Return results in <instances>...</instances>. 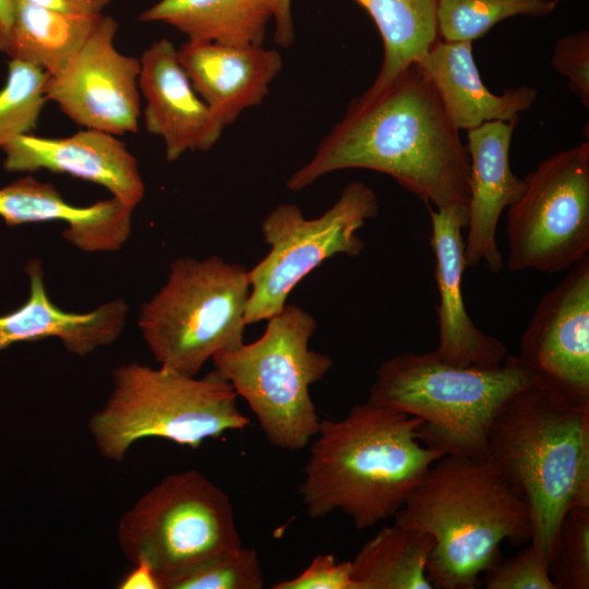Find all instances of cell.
<instances>
[{
    "label": "cell",
    "instance_id": "1",
    "mask_svg": "<svg viewBox=\"0 0 589 589\" xmlns=\"http://www.w3.org/2000/svg\"><path fill=\"white\" fill-rule=\"evenodd\" d=\"M353 168L392 177L426 205L468 206L467 147L420 63H411L380 92L351 100L286 187L299 192L328 173Z\"/></svg>",
    "mask_w": 589,
    "mask_h": 589
},
{
    "label": "cell",
    "instance_id": "2",
    "mask_svg": "<svg viewBox=\"0 0 589 589\" xmlns=\"http://www.w3.org/2000/svg\"><path fill=\"white\" fill-rule=\"evenodd\" d=\"M421 424L370 400L341 419H321L299 489L308 516L340 510L358 530L394 517L444 456L419 440Z\"/></svg>",
    "mask_w": 589,
    "mask_h": 589
},
{
    "label": "cell",
    "instance_id": "3",
    "mask_svg": "<svg viewBox=\"0 0 589 589\" xmlns=\"http://www.w3.org/2000/svg\"><path fill=\"white\" fill-rule=\"evenodd\" d=\"M488 459L526 505L530 544L549 562L565 513L589 505V402L542 385L515 394L493 420Z\"/></svg>",
    "mask_w": 589,
    "mask_h": 589
},
{
    "label": "cell",
    "instance_id": "4",
    "mask_svg": "<svg viewBox=\"0 0 589 589\" xmlns=\"http://www.w3.org/2000/svg\"><path fill=\"white\" fill-rule=\"evenodd\" d=\"M433 539L426 576L433 588L473 589L501 560V544L530 541L526 505L489 459L444 455L394 516Z\"/></svg>",
    "mask_w": 589,
    "mask_h": 589
},
{
    "label": "cell",
    "instance_id": "5",
    "mask_svg": "<svg viewBox=\"0 0 589 589\" xmlns=\"http://www.w3.org/2000/svg\"><path fill=\"white\" fill-rule=\"evenodd\" d=\"M537 385L519 356L493 368H462L433 351L402 352L377 368L368 400L422 420L419 440L443 455L488 459L494 418L510 397Z\"/></svg>",
    "mask_w": 589,
    "mask_h": 589
},
{
    "label": "cell",
    "instance_id": "6",
    "mask_svg": "<svg viewBox=\"0 0 589 589\" xmlns=\"http://www.w3.org/2000/svg\"><path fill=\"white\" fill-rule=\"evenodd\" d=\"M238 397L216 370L199 378L131 362L113 370L111 392L88 419V431L99 455L115 462L149 437L195 449L250 424Z\"/></svg>",
    "mask_w": 589,
    "mask_h": 589
},
{
    "label": "cell",
    "instance_id": "7",
    "mask_svg": "<svg viewBox=\"0 0 589 589\" xmlns=\"http://www.w3.org/2000/svg\"><path fill=\"white\" fill-rule=\"evenodd\" d=\"M249 271L220 256L179 257L140 309L139 328L159 365L196 376L221 351L244 344Z\"/></svg>",
    "mask_w": 589,
    "mask_h": 589
},
{
    "label": "cell",
    "instance_id": "8",
    "mask_svg": "<svg viewBox=\"0 0 589 589\" xmlns=\"http://www.w3.org/2000/svg\"><path fill=\"white\" fill-rule=\"evenodd\" d=\"M263 335L212 361L254 413L267 442L284 450L306 447L321 418L310 388L323 380L333 359L310 348L315 318L296 304L269 317Z\"/></svg>",
    "mask_w": 589,
    "mask_h": 589
},
{
    "label": "cell",
    "instance_id": "9",
    "mask_svg": "<svg viewBox=\"0 0 589 589\" xmlns=\"http://www.w3.org/2000/svg\"><path fill=\"white\" fill-rule=\"evenodd\" d=\"M117 540L130 563L153 570L160 589L242 545L229 496L193 469L146 491L119 519Z\"/></svg>",
    "mask_w": 589,
    "mask_h": 589
},
{
    "label": "cell",
    "instance_id": "10",
    "mask_svg": "<svg viewBox=\"0 0 589 589\" xmlns=\"http://www.w3.org/2000/svg\"><path fill=\"white\" fill-rule=\"evenodd\" d=\"M377 214V195L361 181L348 183L338 200L315 218H305L297 204L274 207L261 225L269 251L249 271L247 324L279 313L291 290L324 261L337 254L359 255L365 244L358 231Z\"/></svg>",
    "mask_w": 589,
    "mask_h": 589
},
{
    "label": "cell",
    "instance_id": "11",
    "mask_svg": "<svg viewBox=\"0 0 589 589\" xmlns=\"http://www.w3.org/2000/svg\"><path fill=\"white\" fill-rule=\"evenodd\" d=\"M508 206L510 272H565L589 251V143L541 160Z\"/></svg>",
    "mask_w": 589,
    "mask_h": 589
},
{
    "label": "cell",
    "instance_id": "12",
    "mask_svg": "<svg viewBox=\"0 0 589 589\" xmlns=\"http://www.w3.org/2000/svg\"><path fill=\"white\" fill-rule=\"evenodd\" d=\"M117 31L103 14L64 69L47 76L45 94L79 125L123 135L139 129L141 62L116 48Z\"/></svg>",
    "mask_w": 589,
    "mask_h": 589
},
{
    "label": "cell",
    "instance_id": "13",
    "mask_svg": "<svg viewBox=\"0 0 589 589\" xmlns=\"http://www.w3.org/2000/svg\"><path fill=\"white\" fill-rule=\"evenodd\" d=\"M567 272L538 302L519 358L542 386L589 402V256Z\"/></svg>",
    "mask_w": 589,
    "mask_h": 589
},
{
    "label": "cell",
    "instance_id": "14",
    "mask_svg": "<svg viewBox=\"0 0 589 589\" xmlns=\"http://www.w3.org/2000/svg\"><path fill=\"white\" fill-rule=\"evenodd\" d=\"M428 207L440 297L436 306L438 346L433 352L455 366H496L507 356L506 346L474 325L464 302L462 278L467 265L462 229L468 224V206Z\"/></svg>",
    "mask_w": 589,
    "mask_h": 589
},
{
    "label": "cell",
    "instance_id": "15",
    "mask_svg": "<svg viewBox=\"0 0 589 589\" xmlns=\"http://www.w3.org/2000/svg\"><path fill=\"white\" fill-rule=\"evenodd\" d=\"M7 171L48 170L107 189L135 208L145 194L136 158L117 135L84 129L65 137L20 135L2 147Z\"/></svg>",
    "mask_w": 589,
    "mask_h": 589
},
{
    "label": "cell",
    "instance_id": "16",
    "mask_svg": "<svg viewBox=\"0 0 589 589\" xmlns=\"http://www.w3.org/2000/svg\"><path fill=\"white\" fill-rule=\"evenodd\" d=\"M140 62L145 127L163 139L167 161L214 147L226 125L194 91L175 45L160 38L144 50Z\"/></svg>",
    "mask_w": 589,
    "mask_h": 589
},
{
    "label": "cell",
    "instance_id": "17",
    "mask_svg": "<svg viewBox=\"0 0 589 589\" xmlns=\"http://www.w3.org/2000/svg\"><path fill=\"white\" fill-rule=\"evenodd\" d=\"M519 120L484 122L467 131L470 160L466 265L484 264L492 274L503 267L496 230L503 211L525 190L510 169L509 149Z\"/></svg>",
    "mask_w": 589,
    "mask_h": 589
},
{
    "label": "cell",
    "instance_id": "18",
    "mask_svg": "<svg viewBox=\"0 0 589 589\" xmlns=\"http://www.w3.org/2000/svg\"><path fill=\"white\" fill-rule=\"evenodd\" d=\"M177 53L194 91L226 127L263 103L284 64L278 50L263 45L187 40Z\"/></svg>",
    "mask_w": 589,
    "mask_h": 589
},
{
    "label": "cell",
    "instance_id": "19",
    "mask_svg": "<svg viewBox=\"0 0 589 589\" xmlns=\"http://www.w3.org/2000/svg\"><path fill=\"white\" fill-rule=\"evenodd\" d=\"M133 211L112 196L89 206L71 205L52 184L29 176L0 189V217L8 226L64 221L63 238L88 253L121 249L131 235Z\"/></svg>",
    "mask_w": 589,
    "mask_h": 589
},
{
    "label": "cell",
    "instance_id": "20",
    "mask_svg": "<svg viewBox=\"0 0 589 589\" xmlns=\"http://www.w3.org/2000/svg\"><path fill=\"white\" fill-rule=\"evenodd\" d=\"M25 272L29 296L20 308L0 315V351L21 341L57 338L70 353L86 357L122 334L129 313L124 300L106 302L86 313L68 312L50 300L40 260L29 261Z\"/></svg>",
    "mask_w": 589,
    "mask_h": 589
},
{
    "label": "cell",
    "instance_id": "21",
    "mask_svg": "<svg viewBox=\"0 0 589 589\" xmlns=\"http://www.w3.org/2000/svg\"><path fill=\"white\" fill-rule=\"evenodd\" d=\"M454 125L470 130L484 122L519 120L534 104L537 89L521 85L497 95L483 83L472 43L440 39L421 62Z\"/></svg>",
    "mask_w": 589,
    "mask_h": 589
},
{
    "label": "cell",
    "instance_id": "22",
    "mask_svg": "<svg viewBox=\"0 0 589 589\" xmlns=\"http://www.w3.org/2000/svg\"><path fill=\"white\" fill-rule=\"evenodd\" d=\"M140 20L168 24L188 40L263 45L273 9L271 0H159Z\"/></svg>",
    "mask_w": 589,
    "mask_h": 589
},
{
    "label": "cell",
    "instance_id": "23",
    "mask_svg": "<svg viewBox=\"0 0 589 589\" xmlns=\"http://www.w3.org/2000/svg\"><path fill=\"white\" fill-rule=\"evenodd\" d=\"M101 15L68 14L14 0L11 26L0 51L48 75L57 74L81 49Z\"/></svg>",
    "mask_w": 589,
    "mask_h": 589
},
{
    "label": "cell",
    "instance_id": "24",
    "mask_svg": "<svg viewBox=\"0 0 589 589\" xmlns=\"http://www.w3.org/2000/svg\"><path fill=\"white\" fill-rule=\"evenodd\" d=\"M372 17L383 41L380 71L365 91L374 94L400 72L421 62L441 39L437 31L440 0H353Z\"/></svg>",
    "mask_w": 589,
    "mask_h": 589
},
{
    "label": "cell",
    "instance_id": "25",
    "mask_svg": "<svg viewBox=\"0 0 589 589\" xmlns=\"http://www.w3.org/2000/svg\"><path fill=\"white\" fill-rule=\"evenodd\" d=\"M431 536L397 524L383 527L351 561L358 589H432L426 564Z\"/></svg>",
    "mask_w": 589,
    "mask_h": 589
},
{
    "label": "cell",
    "instance_id": "26",
    "mask_svg": "<svg viewBox=\"0 0 589 589\" xmlns=\"http://www.w3.org/2000/svg\"><path fill=\"white\" fill-rule=\"evenodd\" d=\"M557 3L558 0H440L437 31L442 40L472 43L506 19L549 16Z\"/></svg>",
    "mask_w": 589,
    "mask_h": 589
},
{
    "label": "cell",
    "instance_id": "27",
    "mask_svg": "<svg viewBox=\"0 0 589 589\" xmlns=\"http://www.w3.org/2000/svg\"><path fill=\"white\" fill-rule=\"evenodd\" d=\"M48 74L20 60H10L8 79L0 91V148L35 129L47 100Z\"/></svg>",
    "mask_w": 589,
    "mask_h": 589
},
{
    "label": "cell",
    "instance_id": "28",
    "mask_svg": "<svg viewBox=\"0 0 589 589\" xmlns=\"http://www.w3.org/2000/svg\"><path fill=\"white\" fill-rule=\"evenodd\" d=\"M549 573L556 589L589 588V505L574 506L563 516Z\"/></svg>",
    "mask_w": 589,
    "mask_h": 589
},
{
    "label": "cell",
    "instance_id": "29",
    "mask_svg": "<svg viewBox=\"0 0 589 589\" xmlns=\"http://www.w3.org/2000/svg\"><path fill=\"white\" fill-rule=\"evenodd\" d=\"M264 573L254 549L240 545L213 557L172 589H262Z\"/></svg>",
    "mask_w": 589,
    "mask_h": 589
},
{
    "label": "cell",
    "instance_id": "30",
    "mask_svg": "<svg viewBox=\"0 0 589 589\" xmlns=\"http://www.w3.org/2000/svg\"><path fill=\"white\" fill-rule=\"evenodd\" d=\"M483 575L486 589H556L548 560L531 544L514 557L500 560Z\"/></svg>",
    "mask_w": 589,
    "mask_h": 589
},
{
    "label": "cell",
    "instance_id": "31",
    "mask_svg": "<svg viewBox=\"0 0 589 589\" xmlns=\"http://www.w3.org/2000/svg\"><path fill=\"white\" fill-rule=\"evenodd\" d=\"M551 64L565 76L585 108L589 107V32L581 29L556 40Z\"/></svg>",
    "mask_w": 589,
    "mask_h": 589
},
{
    "label": "cell",
    "instance_id": "32",
    "mask_svg": "<svg viewBox=\"0 0 589 589\" xmlns=\"http://www.w3.org/2000/svg\"><path fill=\"white\" fill-rule=\"evenodd\" d=\"M273 589H358L351 561L337 562L333 554H318L293 578L275 582Z\"/></svg>",
    "mask_w": 589,
    "mask_h": 589
},
{
    "label": "cell",
    "instance_id": "33",
    "mask_svg": "<svg viewBox=\"0 0 589 589\" xmlns=\"http://www.w3.org/2000/svg\"><path fill=\"white\" fill-rule=\"evenodd\" d=\"M74 15H101L111 0H20Z\"/></svg>",
    "mask_w": 589,
    "mask_h": 589
},
{
    "label": "cell",
    "instance_id": "34",
    "mask_svg": "<svg viewBox=\"0 0 589 589\" xmlns=\"http://www.w3.org/2000/svg\"><path fill=\"white\" fill-rule=\"evenodd\" d=\"M275 24L274 41L279 47L288 48L296 40L291 0H271Z\"/></svg>",
    "mask_w": 589,
    "mask_h": 589
},
{
    "label": "cell",
    "instance_id": "35",
    "mask_svg": "<svg viewBox=\"0 0 589 589\" xmlns=\"http://www.w3.org/2000/svg\"><path fill=\"white\" fill-rule=\"evenodd\" d=\"M134 567L118 584L119 589H160L153 570L145 564H134Z\"/></svg>",
    "mask_w": 589,
    "mask_h": 589
},
{
    "label": "cell",
    "instance_id": "36",
    "mask_svg": "<svg viewBox=\"0 0 589 589\" xmlns=\"http://www.w3.org/2000/svg\"><path fill=\"white\" fill-rule=\"evenodd\" d=\"M14 0H0V47L4 43L11 26Z\"/></svg>",
    "mask_w": 589,
    "mask_h": 589
}]
</instances>
